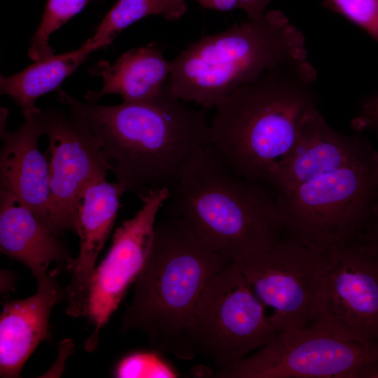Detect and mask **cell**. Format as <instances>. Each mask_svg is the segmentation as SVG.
I'll use <instances>...</instances> for the list:
<instances>
[{
  "instance_id": "cell-2",
  "label": "cell",
  "mask_w": 378,
  "mask_h": 378,
  "mask_svg": "<svg viewBox=\"0 0 378 378\" xmlns=\"http://www.w3.org/2000/svg\"><path fill=\"white\" fill-rule=\"evenodd\" d=\"M316 71L307 59L280 64L216 106L210 146L235 174L266 183L316 107Z\"/></svg>"
},
{
  "instance_id": "cell-5",
  "label": "cell",
  "mask_w": 378,
  "mask_h": 378,
  "mask_svg": "<svg viewBox=\"0 0 378 378\" xmlns=\"http://www.w3.org/2000/svg\"><path fill=\"white\" fill-rule=\"evenodd\" d=\"M307 59L302 31L271 10L190 45L171 61L165 88L204 109L280 64Z\"/></svg>"
},
{
  "instance_id": "cell-23",
  "label": "cell",
  "mask_w": 378,
  "mask_h": 378,
  "mask_svg": "<svg viewBox=\"0 0 378 378\" xmlns=\"http://www.w3.org/2000/svg\"><path fill=\"white\" fill-rule=\"evenodd\" d=\"M323 4L361 28L378 43V0H323Z\"/></svg>"
},
{
  "instance_id": "cell-20",
  "label": "cell",
  "mask_w": 378,
  "mask_h": 378,
  "mask_svg": "<svg viewBox=\"0 0 378 378\" xmlns=\"http://www.w3.org/2000/svg\"><path fill=\"white\" fill-rule=\"evenodd\" d=\"M186 0H118L90 38L98 48H104L125 28L150 15L167 20L180 19L186 12Z\"/></svg>"
},
{
  "instance_id": "cell-3",
  "label": "cell",
  "mask_w": 378,
  "mask_h": 378,
  "mask_svg": "<svg viewBox=\"0 0 378 378\" xmlns=\"http://www.w3.org/2000/svg\"><path fill=\"white\" fill-rule=\"evenodd\" d=\"M170 209L208 249L239 262L284 237L276 197L266 183L232 171L210 145L169 189Z\"/></svg>"
},
{
  "instance_id": "cell-19",
  "label": "cell",
  "mask_w": 378,
  "mask_h": 378,
  "mask_svg": "<svg viewBox=\"0 0 378 378\" xmlns=\"http://www.w3.org/2000/svg\"><path fill=\"white\" fill-rule=\"evenodd\" d=\"M99 49L90 38L77 50L36 60L20 72L0 78L1 93L13 98L23 115L39 113L35 106L41 96L58 90L61 83L93 51Z\"/></svg>"
},
{
  "instance_id": "cell-17",
  "label": "cell",
  "mask_w": 378,
  "mask_h": 378,
  "mask_svg": "<svg viewBox=\"0 0 378 378\" xmlns=\"http://www.w3.org/2000/svg\"><path fill=\"white\" fill-rule=\"evenodd\" d=\"M0 248L2 253L26 265L37 283L46 279L52 262L66 267L74 260L66 245L4 190H0Z\"/></svg>"
},
{
  "instance_id": "cell-1",
  "label": "cell",
  "mask_w": 378,
  "mask_h": 378,
  "mask_svg": "<svg viewBox=\"0 0 378 378\" xmlns=\"http://www.w3.org/2000/svg\"><path fill=\"white\" fill-rule=\"evenodd\" d=\"M57 99L99 140L108 170L123 192L140 199L155 190H169L210 144L204 111L188 108L166 88L149 103L103 106L80 102L62 90Z\"/></svg>"
},
{
  "instance_id": "cell-16",
  "label": "cell",
  "mask_w": 378,
  "mask_h": 378,
  "mask_svg": "<svg viewBox=\"0 0 378 378\" xmlns=\"http://www.w3.org/2000/svg\"><path fill=\"white\" fill-rule=\"evenodd\" d=\"M59 267L37 283L34 295L4 304L0 317L1 377H18L38 345L50 338V313L62 297L57 280Z\"/></svg>"
},
{
  "instance_id": "cell-7",
  "label": "cell",
  "mask_w": 378,
  "mask_h": 378,
  "mask_svg": "<svg viewBox=\"0 0 378 378\" xmlns=\"http://www.w3.org/2000/svg\"><path fill=\"white\" fill-rule=\"evenodd\" d=\"M235 262L214 274L193 309L188 339L217 372L272 342L279 332Z\"/></svg>"
},
{
  "instance_id": "cell-28",
  "label": "cell",
  "mask_w": 378,
  "mask_h": 378,
  "mask_svg": "<svg viewBox=\"0 0 378 378\" xmlns=\"http://www.w3.org/2000/svg\"><path fill=\"white\" fill-rule=\"evenodd\" d=\"M102 1H104V0H93L94 2H101Z\"/></svg>"
},
{
  "instance_id": "cell-27",
  "label": "cell",
  "mask_w": 378,
  "mask_h": 378,
  "mask_svg": "<svg viewBox=\"0 0 378 378\" xmlns=\"http://www.w3.org/2000/svg\"><path fill=\"white\" fill-rule=\"evenodd\" d=\"M368 110H370V114H372V115H374L372 117L374 118L376 116L377 120H378V97L377 98V99L372 102L370 109L368 108Z\"/></svg>"
},
{
  "instance_id": "cell-13",
  "label": "cell",
  "mask_w": 378,
  "mask_h": 378,
  "mask_svg": "<svg viewBox=\"0 0 378 378\" xmlns=\"http://www.w3.org/2000/svg\"><path fill=\"white\" fill-rule=\"evenodd\" d=\"M372 147L360 135L332 129L314 107L304 116L293 144L272 169L267 183L274 192L293 188L342 167Z\"/></svg>"
},
{
  "instance_id": "cell-18",
  "label": "cell",
  "mask_w": 378,
  "mask_h": 378,
  "mask_svg": "<svg viewBox=\"0 0 378 378\" xmlns=\"http://www.w3.org/2000/svg\"><path fill=\"white\" fill-rule=\"evenodd\" d=\"M101 77L103 85L98 92L86 94L90 103H96L106 94L120 95L123 102L149 103L157 100L164 92L171 72V62L154 43L132 48L123 53L113 64L101 60L89 69Z\"/></svg>"
},
{
  "instance_id": "cell-24",
  "label": "cell",
  "mask_w": 378,
  "mask_h": 378,
  "mask_svg": "<svg viewBox=\"0 0 378 378\" xmlns=\"http://www.w3.org/2000/svg\"><path fill=\"white\" fill-rule=\"evenodd\" d=\"M206 9L228 11L241 9L248 19H253L265 13L267 6L274 0H193Z\"/></svg>"
},
{
  "instance_id": "cell-14",
  "label": "cell",
  "mask_w": 378,
  "mask_h": 378,
  "mask_svg": "<svg viewBox=\"0 0 378 378\" xmlns=\"http://www.w3.org/2000/svg\"><path fill=\"white\" fill-rule=\"evenodd\" d=\"M123 193L118 183L102 178L89 181L79 195L76 233L80 238V251L66 267L71 272L65 291L69 316L86 315L97 258L113 226Z\"/></svg>"
},
{
  "instance_id": "cell-8",
  "label": "cell",
  "mask_w": 378,
  "mask_h": 378,
  "mask_svg": "<svg viewBox=\"0 0 378 378\" xmlns=\"http://www.w3.org/2000/svg\"><path fill=\"white\" fill-rule=\"evenodd\" d=\"M222 378L378 377V344L342 337L314 323L279 332L270 343L235 365Z\"/></svg>"
},
{
  "instance_id": "cell-9",
  "label": "cell",
  "mask_w": 378,
  "mask_h": 378,
  "mask_svg": "<svg viewBox=\"0 0 378 378\" xmlns=\"http://www.w3.org/2000/svg\"><path fill=\"white\" fill-rule=\"evenodd\" d=\"M279 332L312 325L319 314L327 258L283 237L271 248L235 262Z\"/></svg>"
},
{
  "instance_id": "cell-25",
  "label": "cell",
  "mask_w": 378,
  "mask_h": 378,
  "mask_svg": "<svg viewBox=\"0 0 378 378\" xmlns=\"http://www.w3.org/2000/svg\"><path fill=\"white\" fill-rule=\"evenodd\" d=\"M358 243L370 255L378 270V204L374 219L368 226Z\"/></svg>"
},
{
  "instance_id": "cell-10",
  "label": "cell",
  "mask_w": 378,
  "mask_h": 378,
  "mask_svg": "<svg viewBox=\"0 0 378 378\" xmlns=\"http://www.w3.org/2000/svg\"><path fill=\"white\" fill-rule=\"evenodd\" d=\"M38 118L49 140L50 232H76L79 195L89 181L105 178L108 167L100 142L81 119L55 109L41 111Z\"/></svg>"
},
{
  "instance_id": "cell-26",
  "label": "cell",
  "mask_w": 378,
  "mask_h": 378,
  "mask_svg": "<svg viewBox=\"0 0 378 378\" xmlns=\"http://www.w3.org/2000/svg\"><path fill=\"white\" fill-rule=\"evenodd\" d=\"M1 291L3 293L9 292L13 285V275L8 270L1 271Z\"/></svg>"
},
{
  "instance_id": "cell-21",
  "label": "cell",
  "mask_w": 378,
  "mask_h": 378,
  "mask_svg": "<svg viewBox=\"0 0 378 378\" xmlns=\"http://www.w3.org/2000/svg\"><path fill=\"white\" fill-rule=\"evenodd\" d=\"M89 0H47L41 21L31 41L28 50L36 61L53 55L49 38L71 18L79 13Z\"/></svg>"
},
{
  "instance_id": "cell-6",
  "label": "cell",
  "mask_w": 378,
  "mask_h": 378,
  "mask_svg": "<svg viewBox=\"0 0 378 378\" xmlns=\"http://www.w3.org/2000/svg\"><path fill=\"white\" fill-rule=\"evenodd\" d=\"M284 237L327 255L354 244L376 214L378 149L293 188L274 192Z\"/></svg>"
},
{
  "instance_id": "cell-15",
  "label": "cell",
  "mask_w": 378,
  "mask_h": 378,
  "mask_svg": "<svg viewBox=\"0 0 378 378\" xmlns=\"http://www.w3.org/2000/svg\"><path fill=\"white\" fill-rule=\"evenodd\" d=\"M4 111L1 120L0 190L12 194L50 232V167L38 147L43 134L38 118L41 112L24 115V123L10 132L5 128L7 114Z\"/></svg>"
},
{
  "instance_id": "cell-11",
  "label": "cell",
  "mask_w": 378,
  "mask_h": 378,
  "mask_svg": "<svg viewBox=\"0 0 378 378\" xmlns=\"http://www.w3.org/2000/svg\"><path fill=\"white\" fill-rule=\"evenodd\" d=\"M169 197L168 188L150 192L141 198V208L114 232L111 247L92 277L85 316L92 332L85 342L86 351L97 348L101 328L144 267L153 244L157 215Z\"/></svg>"
},
{
  "instance_id": "cell-4",
  "label": "cell",
  "mask_w": 378,
  "mask_h": 378,
  "mask_svg": "<svg viewBox=\"0 0 378 378\" xmlns=\"http://www.w3.org/2000/svg\"><path fill=\"white\" fill-rule=\"evenodd\" d=\"M169 211L155 224L121 330H138L156 351L191 360L195 354L188 329L193 309L210 278L231 262L205 247L181 218Z\"/></svg>"
},
{
  "instance_id": "cell-12",
  "label": "cell",
  "mask_w": 378,
  "mask_h": 378,
  "mask_svg": "<svg viewBox=\"0 0 378 378\" xmlns=\"http://www.w3.org/2000/svg\"><path fill=\"white\" fill-rule=\"evenodd\" d=\"M325 255V286L314 323L347 339L378 344L376 265L358 243Z\"/></svg>"
},
{
  "instance_id": "cell-22",
  "label": "cell",
  "mask_w": 378,
  "mask_h": 378,
  "mask_svg": "<svg viewBox=\"0 0 378 378\" xmlns=\"http://www.w3.org/2000/svg\"><path fill=\"white\" fill-rule=\"evenodd\" d=\"M114 376L120 378H173L178 374L155 351H139L121 359L115 366Z\"/></svg>"
}]
</instances>
